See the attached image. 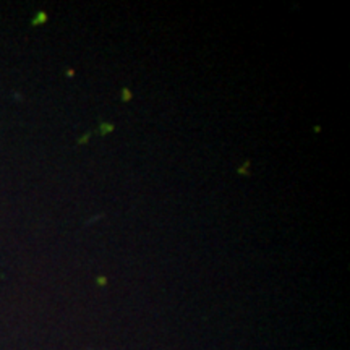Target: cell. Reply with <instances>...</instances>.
Returning <instances> with one entry per match:
<instances>
[{"instance_id":"6da1fadb","label":"cell","mask_w":350,"mask_h":350,"mask_svg":"<svg viewBox=\"0 0 350 350\" xmlns=\"http://www.w3.org/2000/svg\"><path fill=\"white\" fill-rule=\"evenodd\" d=\"M46 18H47V15L44 13V12H41V13H37V16L34 18V21H32V25H39V23H44V21H46Z\"/></svg>"},{"instance_id":"7a4b0ae2","label":"cell","mask_w":350,"mask_h":350,"mask_svg":"<svg viewBox=\"0 0 350 350\" xmlns=\"http://www.w3.org/2000/svg\"><path fill=\"white\" fill-rule=\"evenodd\" d=\"M114 130V127L112 125H107V124H102L101 125V128H99V131H101V135L104 136V135H107L109 131H112Z\"/></svg>"},{"instance_id":"3957f363","label":"cell","mask_w":350,"mask_h":350,"mask_svg":"<svg viewBox=\"0 0 350 350\" xmlns=\"http://www.w3.org/2000/svg\"><path fill=\"white\" fill-rule=\"evenodd\" d=\"M122 96H124V97H122L124 101H130V99H131V94H130L128 90H127V88H124V90H122Z\"/></svg>"}]
</instances>
